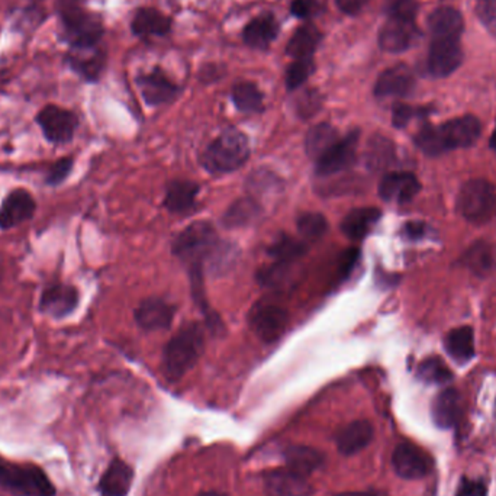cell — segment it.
Returning <instances> with one entry per match:
<instances>
[{
	"label": "cell",
	"mask_w": 496,
	"mask_h": 496,
	"mask_svg": "<svg viewBox=\"0 0 496 496\" xmlns=\"http://www.w3.org/2000/svg\"><path fill=\"white\" fill-rule=\"evenodd\" d=\"M224 241H219L215 228L205 221H197L173 241V253L190 269H202L204 264L211 266Z\"/></svg>",
	"instance_id": "3"
},
{
	"label": "cell",
	"mask_w": 496,
	"mask_h": 496,
	"mask_svg": "<svg viewBox=\"0 0 496 496\" xmlns=\"http://www.w3.org/2000/svg\"><path fill=\"white\" fill-rule=\"evenodd\" d=\"M444 347L457 363H467L474 356L473 331L469 327L452 329L445 337Z\"/></svg>",
	"instance_id": "32"
},
{
	"label": "cell",
	"mask_w": 496,
	"mask_h": 496,
	"mask_svg": "<svg viewBox=\"0 0 496 496\" xmlns=\"http://www.w3.org/2000/svg\"><path fill=\"white\" fill-rule=\"evenodd\" d=\"M199 190V185L192 180H173L166 190V208L172 214H189L196 205Z\"/></svg>",
	"instance_id": "25"
},
{
	"label": "cell",
	"mask_w": 496,
	"mask_h": 496,
	"mask_svg": "<svg viewBox=\"0 0 496 496\" xmlns=\"http://www.w3.org/2000/svg\"><path fill=\"white\" fill-rule=\"evenodd\" d=\"M263 482L267 496H312L314 493L307 476L288 467L267 472Z\"/></svg>",
	"instance_id": "15"
},
{
	"label": "cell",
	"mask_w": 496,
	"mask_h": 496,
	"mask_svg": "<svg viewBox=\"0 0 496 496\" xmlns=\"http://www.w3.org/2000/svg\"><path fill=\"white\" fill-rule=\"evenodd\" d=\"M279 33L278 21L273 15L257 16L252 23L245 26L243 37L245 44L253 48H266L272 41L276 40Z\"/></svg>",
	"instance_id": "30"
},
{
	"label": "cell",
	"mask_w": 496,
	"mask_h": 496,
	"mask_svg": "<svg viewBox=\"0 0 496 496\" xmlns=\"http://www.w3.org/2000/svg\"><path fill=\"white\" fill-rule=\"evenodd\" d=\"M418 5L415 0H396L389 9V16L396 18L415 19Z\"/></svg>",
	"instance_id": "46"
},
{
	"label": "cell",
	"mask_w": 496,
	"mask_h": 496,
	"mask_svg": "<svg viewBox=\"0 0 496 496\" xmlns=\"http://www.w3.org/2000/svg\"><path fill=\"white\" fill-rule=\"evenodd\" d=\"M428 26H430L431 37L444 35V37L462 38L464 30L463 16L457 9L443 6L435 9L428 16Z\"/></svg>",
	"instance_id": "28"
},
{
	"label": "cell",
	"mask_w": 496,
	"mask_h": 496,
	"mask_svg": "<svg viewBox=\"0 0 496 496\" xmlns=\"http://www.w3.org/2000/svg\"><path fill=\"white\" fill-rule=\"evenodd\" d=\"M463 62V52L460 47V38L435 35L431 37L428 52V73L437 79L450 76L459 69Z\"/></svg>",
	"instance_id": "11"
},
{
	"label": "cell",
	"mask_w": 496,
	"mask_h": 496,
	"mask_svg": "<svg viewBox=\"0 0 496 496\" xmlns=\"http://www.w3.org/2000/svg\"><path fill=\"white\" fill-rule=\"evenodd\" d=\"M488 488L485 482L476 481V479L462 478L459 488H457L456 496H486Z\"/></svg>",
	"instance_id": "44"
},
{
	"label": "cell",
	"mask_w": 496,
	"mask_h": 496,
	"mask_svg": "<svg viewBox=\"0 0 496 496\" xmlns=\"http://www.w3.org/2000/svg\"><path fill=\"white\" fill-rule=\"evenodd\" d=\"M476 12L482 23L496 33V0H476Z\"/></svg>",
	"instance_id": "43"
},
{
	"label": "cell",
	"mask_w": 496,
	"mask_h": 496,
	"mask_svg": "<svg viewBox=\"0 0 496 496\" xmlns=\"http://www.w3.org/2000/svg\"><path fill=\"white\" fill-rule=\"evenodd\" d=\"M62 30L72 47H83V45H95L100 43L102 38V21L95 14L77 8L67 6L62 14Z\"/></svg>",
	"instance_id": "7"
},
{
	"label": "cell",
	"mask_w": 496,
	"mask_h": 496,
	"mask_svg": "<svg viewBox=\"0 0 496 496\" xmlns=\"http://www.w3.org/2000/svg\"><path fill=\"white\" fill-rule=\"evenodd\" d=\"M205 348L204 327L197 322L183 325L166 344L161 367L170 382L182 379L196 365Z\"/></svg>",
	"instance_id": "2"
},
{
	"label": "cell",
	"mask_w": 496,
	"mask_h": 496,
	"mask_svg": "<svg viewBox=\"0 0 496 496\" xmlns=\"http://www.w3.org/2000/svg\"><path fill=\"white\" fill-rule=\"evenodd\" d=\"M176 308L172 303L158 298H148L144 300L137 307L136 321L139 329L146 331H161V329H170L173 320H175Z\"/></svg>",
	"instance_id": "18"
},
{
	"label": "cell",
	"mask_w": 496,
	"mask_h": 496,
	"mask_svg": "<svg viewBox=\"0 0 496 496\" xmlns=\"http://www.w3.org/2000/svg\"><path fill=\"white\" fill-rule=\"evenodd\" d=\"M334 496H387L385 492L380 491H365V492H343L337 493Z\"/></svg>",
	"instance_id": "51"
},
{
	"label": "cell",
	"mask_w": 496,
	"mask_h": 496,
	"mask_svg": "<svg viewBox=\"0 0 496 496\" xmlns=\"http://www.w3.org/2000/svg\"><path fill=\"white\" fill-rule=\"evenodd\" d=\"M481 120L473 115L454 118L444 124L425 125L415 137V146L427 156L473 146L481 137Z\"/></svg>",
	"instance_id": "1"
},
{
	"label": "cell",
	"mask_w": 496,
	"mask_h": 496,
	"mask_svg": "<svg viewBox=\"0 0 496 496\" xmlns=\"http://www.w3.org/2000/svg\"><path fill=\"white\" fill-rule=\"evenodd\" d=\"M314 62L310 59L295 60L289 69L286 70V88L289 91H295V89L300 88L305 81H308V77L314 72Z\"/></svg>",
	"instance_id": "41"
},
{
	"label": "cell",
	"mask_w": 496,
	"mask_h": 496,
	"mask_svg": "<svg viewBox=\"0 0 496 496\" xmlns=\"http://www.w3.org/2000/svg\"><path fill=\"white\" fill-rule=\"evenodd\" d=\"M433 457L414 443H399L392 454L394 471L398 476L408 481L425 478L433 469Z\"/></svg>",
	"instance_id": "12"
},
{
	"label": "cell",
	"mask_w": 496,
	"mask_h": 496,
	"mask_svg": "<svg viewBox=\"0 0 496 496\" xmlns=\"http://www.w3.org/2000/svg\"><path fill=\"white\" fill-rule=\"evenodd\" d=\"M321 6L317 0H293L291 11L296 18L310 19L317 15Z\"/></svg>",
	"instance_id": "45"
},
{
	"label": "cell",
	"mask_w": 496,
	"mask_h": 496,
	"mask_svg": "<svg viewBox=\"0 0 496 496\" xmlns=\"http://www.w3.org/2000/svg\"><path fill=\"white\" fill-rule=\"evenodd\" d=\"M320 41H321V33L314 25L305 24L293 33L286 47V52L295 60L310 59Z\"/></svg>",
	"instance_id": "31"
},
{
	"label": "cell",
	"mask_w": 496,
	"mask_h": 496,
	"mask_svg": "<svg viewBox=\"0 0 496 496\" xmlns=\"http://www.w3.org/2000/svg\"><path fill=\"white\" fill-rule=\"evenodd\" d=\"M79 305V291L72 285H52L45 289L40 300V310L48 317H67Z\"/></svg>",
	"instance_id": "19"
},
{
	"label": "cell",
	"mask_w": 496,
	"mask_h": 496,
	"mask_svg": "<svg viewBox=\"0 0 496 496\" xmlns=\"http://www.w3.org/2000/svg\"><path fill=\"white\" fill-rule=\"evenodd\" d=\"M373 435L375 431L368 421H353L337 433V449L344 456H353L372 443Z\"/></svg>",
	"instance_id": "22"
},
{
	"label": "cell",
	"mask_w": 496,
	"mask_h": 496,
	"mask_svg": "<svg viewBox=\"0 0 496 496\" xmlns=\"http://www.w3.org/2000/svg\"><path fill=\"white\" fill-rule=\"evenodd\" d=\"M404 234L409 240H418L425 234V225L421 223H408L404 226Z\"/></svg>",
	"instance_id": "50"
},
{
	"label": "cell",
	"mask_w": 496,
	"mask_h": 496,
	"mask_svg": "<svg viewBox=\"0 0 496 496\" xmlns=\"http://www.w3.org/2000/svg\"><path fill=\"white\" fill-rule=\"evenodd\" d=\"M491 147H492L493 150H496V129L493 131L492 137H491Z\"/></svg>",
	"instance_id": "53"
},
{
	"label": "cell",
	"mask_w": 496,
	"mask_h": 496,
	"mask_svg": "<svg viewBox=\"0 0 496 496\" xmlns=\"http://www.w3.org/2000/svg\"><path fill=\"white\" fill-rule=\"evenodd\" d=\"M134 472L124 460L113 459L99 481L100 496H127L131 489Z\"/></svg>",
	"instance_id": "24"
},
{
	"label": "cell",
	"mask_w": 496,
	"mask_h": 496,
	"mask_svg": "<svg viewBox=\"0 0 496 496\" xmlns=\"http://www.w3.org/2000/svg\"><path fill=\"white\" fill-rule=\"evenodd\" d=\"M37 124L50 143L62 146L74 138L79 118L72 110L57 105H47L38 112Z\"/></svg>",
	"instance_id": "9"
},
{
	"label": "cell",
	"mask_w": 496,
	"mask_h": 496,
	"mask_svg": "<svg viewBox=\"0 0 496 496\" xmlns=\"http://www.w3.org/2000/svg\"><path fill=\"white\" fill-rule=\"evenodd\" d=\"M73 163L74 160L72 157L62 158V160L54 163V165L50 167V170H48L45 182H47L50 186H57V185H62V183L67 179V176L72 173Z\"/></svg>",
	"instance_id": "42"
},
{
	"label": "cell",
	"mask_w": 496,
	"mask_h": 496,
	"mask_svg": "<svg viewBox=\"0 0 496 496\" xmlns=\"http://www.w3.org/2000/svg\"><path fill=\"white\" fill-rule=\"evenodd\" d=\"M0 488L16 496H55V488L41 467L11 463L0 457Z\"/></svg>",
	"instance_id": "5"
},
{
	"label": "cell",
	"mask_w": 496,
	"mask_h": 496,
	"mask_svg": "<svg viewBox=\"0 0 496 496\" xmlns=\"http://www.w3.org/2000/svg\"><path fill=\"white\" fill-rule=\"evenodd\" d=\"M137 81L141 95L148 105L158 106L170 102L179 93V88L168 81V77L158 69L139 76Z\"/></svg>",
	"instance_id": "21"
},
{
	"label": "cell",
	"mask_w": 496,
	"mask_h": 496,
	"mask_svg": "<svg viewBox=\"0 0 496 496\" xmlns=\"http://www.w3.org/2000/svg\"><path fill=\"white\" fill-rule=\"evenodd\" d=\"M431 414L435 425L443 430H450L457 425L463 414V401L459 392L452 387L440 392L433 402Z\"/></svg>",
	"instance_id": "23"
},
{
	"label": "cell",
	"mask_w": 496,
	"mask_h": 496,
	"mask_svg": "<svg viewBox=\"0 0 496 496\" xmlns=\"http://www.w3.org/2000/svg\"><path fill=\"white\" fill-rule=\"evenodd\" d=\"M416 110H414V108H411V106L402 105V103L395 105L394 117H392L395 127H396V129H404L405 125H408L409 120L413 119Z\"/></svg>",
	"instance_id": "47"
},
{
	"label": "cell",
	"mask_w": 496,
	"mask_h": 496,
	"mask_svg": "<svg viewBox=\"0 0 496 496\" xmlns=\"http://www.w3.org/2000/svg\"><path fill=\"white\" fill-rule=\"evenodd\" d=\"M105 52L99 44L72 47L69 64L77 74L89 81H98L105 67Z\"/></svg>",
	"instance_id": "20"
},
{
	"label": "cell",
	"mask_w": 496,
	"mask_h": 496,
	"mask_svg": "<svg viewBox=\"0 0 496 496\" xmlns=\"http://www.w3.org/2000/svg\"><path fill=\"white\" fill-rule=\"evenodd\" d=\"M339 132L329 124H318L308 131L305 150L310 158L317 160L339 139Z\"/></svg>",
	"instance_id": "33"
},
{
	"label": "cell",
	"mask_w": 496,
	"mask_h": 496,
	"mask_svg": "<svg viewBox=\"0 0 496 496\" xmlns=\"http://www.w3.org/2000/svg\"><path fill=\"white\" fill-rule=\"evenodd\" d=\"M415 89V76L405 64L385 70L377 79L375 95L377 98H406Z\"/></svg>",
	"instance_id": "17"
},
{
	"label": "cell",
	"mask_w": 496,
	"mask_h": 496,
	"mask_svg": "<svg viewBox=\"0 0 496 496\" xmlns=\"http://www.w3.org/2000/svg\"><path fill=\"white\" fill-rule=\"evenodd\" d=\"M234 105L244 113H259L263 110V93L254 83H238L233 89Z\"/></svg>",
	"instance_id": "35"
},
{
	"label": "cell",
	"mask_w": 496,
	"mask_h": 496,
	"mask_svg": "<svg viewBox=\"0 0 496 496\" xmlns=\"http://www.w3.org/2000/svg\"><path fill=\"white\" fill-rule=\"evenodd\" d=\"M463 263L474 274L485 276L493 266L492 250L486 243H476L467 250L463 257Z\"/></svg>",
	"instance_id": "38"
},
{
	"label": "cell",
	"mask_w": 496,
	"mask_h": 496,
	"mask_svg": "<svg viewBox=\"0 0 496 496\" xmlns=\"http://www.w3.org/2000/svg\"><path fill=\"white\" fill-rule=\"evenodd\" d=\"M248 324L262 341L269 344L276 343L288 329V310L276 303H256L248 314Z\"/></svg>",
	"instance_id": "8"
},
{
	"label": "cell",
	"mask_w": 496,
	"mask_h": 496,
	"mask_svg": "<svg viewBox=\"0 0 496 496\" xmlns=\"http://www.w3.org/2000/svg\"><path fill=\"white\" fill-rule=\"evenodd\" d=\"M305 252H307V245L303 244L302 241L295 240L289 235H281L269 248V254L278 263L283 264L292 263L293 260L302 257Z\"/></svg>",
	"instance_id": "36"
},
{
	"label": "cell",
	"mask_w": 496,
	"mask_h": 496,
	"mask_svg": "<svg viewBox=\"0 0 496 496\" xmlns=\"http://www.w3.org/2000/svg\"><path fill=\"white\" fill-rule=\"evenodd\" d=\"M420 190V180L411 172L386 173L379 183L380 197L392 204H408Z\"/></svg>",
	"instance_id": "16"
},
{
	"label": "cell",
	"mask_w": 496,
	"mask_h": 496,
	"mask_svg": "<svg viewBox=\"0 0 496 496\" xmlns=\"http://www.w3.org/2000/svg\"><path fill=\"white\" fill-rule=\"evenodd\" d=\"M37 202L25 189L12 190L0 205V230H11L33 218Z\"/></svg>",
	"instance_id": "14"
},
{
	"label": "cell",
	"mask_w": 496,
	"mask_h": 496,
	"mask_svg": "<svg viewBox=\"0 0 496 496\" xmlns=\"http://www.w3.org/2000/svg\"><path fill=\"white\" fill-rule=\"evenodd\" d=\"M368 2L370 0H336L337 6L347 15H356Z\"/></svg>",
	"instance_id": "49"
},
{
	"label": "cell",
	"mask_w": 496,
	"mask_h": 496,
	"mask_svg": "<svg viewBox=\"0 0 496 496\" xmlns=\"http://www.w3.org/2000/svg\"><path fill=\"white\" fill-rule=\"evenodd\" d=\"M382 216L380 209L367 206L348 212L341 221V231L353 241H360L373 230Z\"/></svg>",
	"instance_id": "26"
},
{
	"label": "cell",
	"mask_w": 496,
	"mask_h": 496,
	"mask_svg": "<svg viewBox=\"0 0 496 496\" xmlns=\"http://www.w3.org/2000/svg\"><path fill=\"white\" fill-rule=\"evenodd\" d=\"M132 33L138 37H161L172 28V21L156 9H139L132 19Z\"/></svg>",
	"instance_id": "29"
},
{
	"label": "cell",
	"mask_w": 496,
	"mask_h": 496,
	"mask_svg": "<svg viewBox=\"0 0 496 496\" xmlns=\"http://www.w3.org/2000/svg\"><path fill=\"white\" fill-rule=\"evenodd\" d=\"M197 496H228L223 492H216V491H206V492H201Z\"/></svg>",
	"instance_id": "52"
},
{
	"label": "cell",
	"mask_w": 496,
	"mask_h": 496,
	"mask_svg": "<svg viewBox=\"0 0 496 496\" xmlns=\"http://www.w3.org/2000/svg\"><path fill=\"white\" fill-rule=\"evenodd\" d=\"M250 157L247 137L238 129H226L202 153L201 165L212 175L235 172Z\"/></svg>",
	"instance_id": "4"
},
{
	"label": "cell",
	"mask_w": 496,
	"mask_h": 496,
	"mask_svg": "<svg viewBox=\"0 0 496 496\" xmlns=\"http://www.w3.org/2000/svg\"><path fill=\"white\" fill-rule=\"evenodd\" d=\"M415 19L389 16L379 33V45L386 52H404L420 40Z\"/></svg>",
	"instance_id": "13"
},
{
	"label": "cell",
	"mask_w": 496,
	"mask_h": 496,
	"mask_svg": "<svg viewBox=\"0 0 496 496\" xmlns=\"http://www.w3.org/2000/svg\"><path fill=\"white\" fill-rule=\"evenodd\" d=\"M358 131L348 132L343 138L339 137L329 150L315 160V173L327 177L351 167L358 158Z\"/></svg>",
	"instance_id": "10"
},
{
	"label": "cell",
	"mask_w": 496,
	"mask_h": 496,
	"mask_svg": "<svg viewBox=\"0 0 496 496\" xmlns=\"http://www.w3.org/2000/svg\"><path fill=\"white\" fill-rule=\"evenodd\" d=\"M456 208L469 223H489L496 215V187L486 179H472L459 190Z\"/></svg>",
	"instance_id": "6"
},
{
	"label": "cell",
	"mask_w": 496,
	"mask_h": 496,
	"mask_svg": "<svg viewBox=\"0 0 496 496\" xmlns=\"http://www.w3.org/2000/svg\"><path fill=\"white\" fill-rule=\"evenodd\" d=\"M324 454L308 445H289L285 450L286 467L302 476H310L324 463Z\"/></svg>",
	"instance_id": "27"
},
{
	"label": "cell",
	"mask_w": 496,
	"mask_h": 496,
	"mask_svg": "<svg viewBox=\"0 0 496 496\" xmlns=\"http://www.w3.org/2000/svg\"><path fill=\"white\" fill-rule=\"evenodd\" d=\"M368 153H367V165L370 166V168H375V170H379V168L386 167L394 157V147L392 144L387 141V139L377 138L373 139L372 143H368Z\"/></svg>",
	"instance_id": "40"
},
{
	"label": "cell",
	"mask_w": 496,
	"mask_h": 496,
	"mask_svg": "<svg viewBox=\"0 0 496 496\" xmlns=\"http://www.w3.org/2000/svg\"><path fill=\"white\" fill-rule=\"evenodd\" d=\"M320 108V98L317 93H307L300 99V112L302 113V117H312Z\"/></svg>",
	"instance_id": "48"
},
{
	"label": "cell",
	"mask_w": 496,
	"mask_h": 496,
	"mask_svg": "<svg viewBox=\"0 0 496 496\" xmlns=\"http://www.w3.org/2000/svg\"><path fill=\"white\" fill-rule=\"evenodd\" d=\"M260 215V206L253 199H238L231 205L228 211L224 214L223 223L228 228H238V226L248 225Z\"/></svg>",
	"instance_id": "34"
},
{
	"label": "cell",
	"mask_w": 496,
	"mask_h": 496,
	"mask_svg": "<svg viewBox=\"0 0 496 496\" xmlns=\"http://www.w3.org/2000/svg\"><path fill=\"white\" fill-rule=\"evenodd\" d=\"M416 377L430 385H444L453 377L452 370L440 358H428L421 361Z\"/></svg>",
	"instance_id": "37"
},
{
	"label": "cell",
	"mask_w": 496,
	"mask_h": 496,
	"mask_svg": "<svg viewBox=\"0 0 496 496\" xmlns=\"http://www.w3.org/2000/svg\"><path fill=\"white\" fill-rule=\"evenodd\" d=\"M296 226L305 240L317 241L329 230V221L320 212H305L296 219Z\"/></svg>",
	"instance_id": "39"
}]
</instances>
